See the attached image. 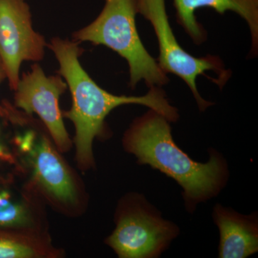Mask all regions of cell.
<instances>
[{
  "label": "cell",
  "instance_id": "30bf717a",
  "mask_svg": "<svg viewBox=\"0 0 258 258\" xmlns=\"http://www.w3.org/2000/svg\"><path fill=\"white\" fill-rule=\"evenodd\" d=\"M218 228V257L246 258L258 252V215H243L217 203L212 211Z\"/></svg>",
  "mask_w": 258,
  "mask_h": 258
},
{
  "label": "cell",
  "instance_id": "277c9868",
  "mask_svg": "<svg viewBox=\"0 0 258 258\" xmlns=\"http://www.w3.org/2000/svg\"><path fill=\"white\" fill-rule=\"evenodd\" d=\"M115 227L106 244L120 258H159L177 238L180 228L166 220L144 194H126L118 202Z\"/></svg>",
  "mask_w": 258,
  "mask_h": 258
},
{
  "label": "cell",
  "instance_id": "8992f818",
  "mask_svg": "<svg viewBox=\"0 0 258 258\" xmlns=\"http://www.w3.org/2000/svg\"><path fill=\"white\" fill-rule=\"evenodd\" d=\"M47 46L45 37L32 27L25 0H0V58L12 90L18 86L24 61L42 60Z\"/></svg>",
  "mask_w": 258,
  "mask_h": 258
},
{
  "label": "cell",
  "instance_id": "4fadbf2b",
  "mask_svg": "<svg viewBox=\"0 0 258 258\" xmlns=\"http://www.w3.org/2000/svg\"><path fill=\"white\" fill-rule=\"evenodd\" d=\"M7 79V73L5 70L4 64L0 58V85L3 83V81Z\"/></svg>",
  "mask_w": 258,
  "mask_h": 258
},
{
  "label": "cell",
  "instance_id": "6da1fadb",
  "mask_svg": "<svg viewBox=\"0 0 258 258\" xmlns=\"http://www.w3.org/2000/svg\"><path fill=\"white\" fill-rule=\"evenodd\" d=\"M171 122L149 109L133 120L122 139L123 149L148 165L175 181L182 189L185 210L196 211L200 204L216 198L230 179L227 159L215 148L208 149L207 162L194 160L176 144Z\"/></svg>",
  "mask_w": 258,
  "mask_h": 258
},
{
  "label": "cell",
  "instance_id": "8fae6325",
  "mask_svg": "<svg viewBox=\"0 0 258 258\" xmlns=\"http://www.w3.org/2000/svg\"><path fill=\"white\" fill-rule=\"evenodd\" d=\"M58 254L57 249L35 232L0 235V258L54 257Z\"/></svg>",
  "mask_w": 258,
  "mask_h": 258
},
{
  "label": "cell",
  "instance_id": "7a4b0ae2",
  "mask_svg": "<svg viewBox=\"0 0 258 258\" xmlns=\"http://www.w3.org/2000/svg\"><path fill=\"white\" fill-rule=\"evenodd\" d=\"M47 47L55 55L59 63L58 74L66 81L72 96V107L64 115L74 123L76 161L83 170L94 166L93 141L107 136L106 118L115 108L141 105L157 111L171 123L179 120V110L169 102L162 87L154 86L147 94L140 96L112 94L100 87L80 63L83 50L79 42L54 37Z\"/></svg>",
  "mask_w": 258,
  "mask_h": 258
},
{
  "label": "cell",
  "instance_id": "7c38bea8",
  "mask_svg": "<svg viewBox=\"0 0 258 258\" xmlns=\"http://www.w3.org/2000/svg\"><path fill=\"white\" fill-rule=\"evenodd\" d=\"M33 224L26 205L14 203L9 193L0 191V227L32 232Z\"/></svg>",
  "mask_w": 258,
  "mask_h": 258
},
{
  "label": "cell",
  "instance_id": "52a82bcc",
  "mask_svg": "<svg viewBox=\"0 0 258 258\" xmlns=\"http://www.w3.org/2000/svg\"><path fill=\"white\" fill-rule=\"evenodd\" d=\"M68 86L60 75L47 76L38 64L23 74L15 90V103L28 113H36L53 139L59 150L66 152L71 147L59 106L60 97Z\"/></svg>",
  "mask_w": 258,
  "mask_h": 258
},
{
  "label": "cell",
  "instance_id": "9c48e42d",
  "mask_svg": "<svg viewBox=\"0 0 258 258\" xmlns=\"http://www.w3.org/2000/svg\"><path fill=\"white\" fill-rule=\"evenodd\" d=\"M176 21L194 43L201 45L208 33L195 16L197 10L210 8L218 14L232 11L240 16L248 25L252 47L250 53L257 55L258 49V0H173Z\"/></svg>",
  "mask_w": 258,
  "mask_h": 258
},
{
  "label": "cell",
  "instance_id": "3957f363",
  "mask_svg": "<svg viewBox=\"0 0 258 258\" xmlns=\"http://www.w3.org/2000/svg\"><path fill=\"white\" fill-rule=\"evenodd\" d=\"M137 14V0H104L101 13L92 23L75 32L73 39L104 45L125 59L132 89L142 81L149 88L162 87L169 79L144 47L136 24Z\"/></svg>",
  "mask_w": 258,
  "mask_h": 258
},
{
  "label": "cell",
  "instance_id": "ba28073f",
  "mask_svg": "<svg viewBox=\"0 0 258 258\" xmlns=\"http://www.w3.org/2000/svg\"><path fill=\"white\" fill-rule=\"evenodd\" d=\"M32 157L35 181L47 198L64 210L79 206L81 198L76 177L50 142L42 139Z\"/></svg>",
  "mask_w": 258,
  "mask_h": 258
},
{
  "label": "cell",
  "instance_id": "5b68a950",
  "mask_svg": "<svg viewBox=\"0 0 258 258\" xmlns=\"http://www.w3.org/2000/svg\"><path fill=\"white\" fill-rule=\"evenodd\" d=\"M138 14L152 25L157 38L159 55L157 59L161 69L166 74L176 75L189 87L199 111L204 112L215 103L207 101L199 92L197 79L205 76L206 72L217 74L222 89L230 79L232 71L225 69L223 61L218 56L208 55L197 57L184 50L176 40L166 12V0H137Z\"/></svg>",
  "mask_w": 258,
  "mask_h": 258
}]
</instances>
